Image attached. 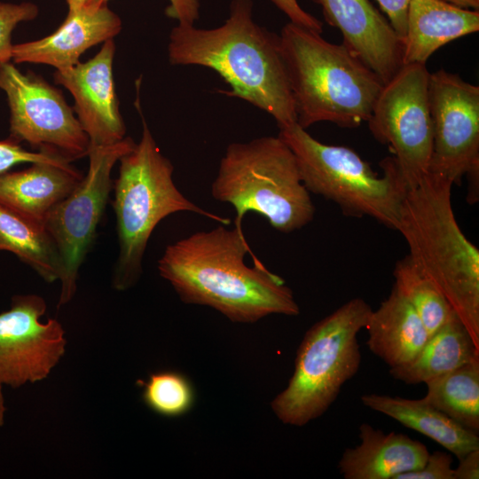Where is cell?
<instances>
[{
  "label": "cell",
  "mask_w": 479,
  "mask_h": 479,
  "mask_svg": "<svg viewBox=\"0 0 479 479\" xmlns=\"http://www.w3.org/2000/svg\"><path fill=\"white\" fill-rule=\"evenodd\" d=\"M64 160L70 161L51 147H41L38 152H30L10 137L0 140V174L9 171L10 169L20 163L54 162Z\"/></svg>",
  "instance_id": "obj_28"
},
{
  "label": "cell",
  "mask_w": 479,
  "mask_h": 479,
  "mask_svg": "<svg viewBox=\"0 0 479 479\" xmlns=\"http://www.w3.org/2000/svg\"><path fill=\"white\" fill-rule=\"evenodd\" d=\"M3 386L4 385L0 383V427L4 424V416L6 412L4 397L3 394Z\"/></svg>",
  "instance_id": "obj_35"
},
{
  "label": "cell",
  "mask_w": 479,
  "mask_h": 479,
  "mask_svg": "<svg viewBox=\"0 0 479 479\" xmlns=\"http://www.w3.org/2000/svg\"><path fill=\"white\" fill-rule=\"evenodd\" d=\"M478 30V10L445 0H411L403 40V65H426L444 44Z\"/></svg>",
  "instance_id": "obj_19"
},
{
  "label": "cell",
  "mask_w": 479,
  "mask_h": 479,
  "mask_svg": "<svg viewBox=\"0 0 479 479\" xmlns=\"http://www.w3.org/2000/svg\"><path fill=\"white\" fill-rule=\"evenodd\" d=\"M109 0H89L86 5L99 7L107 4ZM169 4L165 10L169 18L177 20L178 24L194 25L200 18L199 0H169Z\"/></svg>",
  "instance_id": "obj_30"
},
{
  "label": "cell",
  "mask_w": 479,
  "mask_h": 479,
  "mask_svg": "<svg viewBox=\"0 0 479 479\" xmlns=\"http://www.w3.org/2000/svg\"><path fill=\"white\" fill-rule=\"evenodd\" d=\"M68 11H75L85 6L89 0H66Z\"/></svg>",
  "instance_id": "obj_36"
},
{
  "label": "cell",
  "mask_w": 479,
  "mask_h": 479,
  "mask_svg": "<svg viewBox=\"0 0 479 479\" xmlns=\"http://www.w3.org/2000/svg\"><path fill=\"white\" fill-rule=\"evenodd\" d=\"M362 404L436 442L458 459L479 449L478 434L462 427L423 398L379 394L360 397Z\"/></svg>",
  "instance_id": "obj_21"
},
{
  "label": "cell",
  "mask_w": 479,
  "mask_h": 479,
  "mask_svg": "<svg viewBox=\"0 0 479 479\" xmlns=\"http://www.w3.org/2000/svg\"><path fill=\"white\" fill-rule=\"evenodd\" d=\"M135 145L131 137H126L115 145L90 149L87 174L75 190L48 213L43 223L61 264L58 307L69 302L76 292L79 269L94 240L113 188L112 169Z\"/></svg>",
  "instance_id": "obj_10"
},
{
  "label": "cell",
  "mask_w": 479,
  "mask_h": 479,
  "mask_svg": "<svg viewBox=\"0 0 479 479\" xmlns=\"http://www.w3.org/2000/svg\"><path fill=\"white\" fill-rule=\"evenodd\" d=\"M0 251H9L46 282L59 280L61 264L43 225L0 202Z\"/></svg>",
  "instance_id": "obj_23"
},
{
  "label": "cell",
  "mask_w": 479,
  "mask_h": 479,
  "mask_svg": "<svg viewBox=\"0 0 479 479\" xmlns=\"http://www.w3.org/2000/svg\"><path fill=\"white\" fill-rule=\"evenodd\" d=\"M359 444L346 448L339 460L345 479H394L397 475L420 469L429 452L422 443L402 433H385L362 423Z\"/></svg>",
  "instance_id": "obj_17"
},
{
  "label": "cell",
  "mask_w": 479,
  "mask_h": 479,
  "mask_svg": "<svg viewBox=\"0 0 479 479\" xmlns=\"http://www.w3.org/2000/svg\"><path fill=\"white\" fill-rule=\"evenodd\" d=\"M389 22L403 43L406 33L407 12L411 0H377Z\"/></svg>",
  "instance_id": "obj_32"
},
{
  "label": "cell",
  "mask_w": 479,
  "mask_h": 479,
  "mask_svg": "<svg viewBox=\"0 0 479 479\" xmlns=\"http://www.w3.org/2000/svg\"><path fill=\"white\" fill-rule=\"evenodd\" d=\"M427 403L462 427L479 433V360L426 383Z\"/></svg>",
  "instance_id": "obj_24"
},
{
  "label": "cell",
  "mask_w": 479,
  "mask_h": 479,
  "mask_svg": "<svg viewBox=\"0 0 479 479\" xmlns=\"http://www.w3.org/2000/svg\"><path fill=\"white\" fill-rule=\"evenodd\" d=\"M44 299L36 294L15 295L11 308L0 313V383L20 388L45 379L65 354L61 324L41 322Z\"/></svg>",
  "instance_id": "obj_13"
},
{
  "label": "cell",
  "mask_w": 479,
  "mask_h": 479,
  "mask_svg": "<svg viewBox=\"0 0 479 479\" xmlns=\"http://www.w3.org/2000/svg\"><path fill=\"white\" fill-rule=\"evenodd\" d=\"M252 0H232L221 26L199 28L178 24L169 33L168 57L175 66H199L216 72L226 93L269 114L279 129L296 123L282 59L279 35L253 18Z\"/></svg>",
  "instance_id": "obj_2"
},
{
  "label": "cell",
  "mask_w": 479,
  "mask_h": 479,
  "mask_svg": "<svg viewBox=\"0 0 479 479\" xmlns=\"http://www.w3.org/2000/svg\"><path fill=\"white\" fill-rule=\"evenodd\" d=\"M456 5L464 7V8H472L474 10H478L479 8V0H445Z\"/></svg>",
  "instance_id": "obj_34"
},
{
  "label": "cell",
  "mask_w": 479,
  "mask_h": 479,
  "mask_svg": "<svg viewBox=\"0 0 479 479\" xmlns=\"http://www.w3.org/2000/svg\"><path fill=\"white\" fill-rule=\"evenodd\" d=\"M142 386V399L153 412L164 417H179L189 412L195 402L192 383L185 374L172 370L153 373Z\"/></svg>",
  "instance_id": "obj_26"
},
{
  "label": "cell",
  "mask_w": 479,
  "mask_h": 479,
  "mask_svg": "<svg viewBox=\"0 0 479 479\" xmlns=\"http://www.w3.org/2000/svg\"><path fill=\"white\" fill-rule=\"evenodd\" d=\"M122 29L119 16L107 4L85 5L68 11L64 22L51 35L35 41L13 44L14 63H34L64 69L80 62L88 49L113 39Z\"/></svg>",
  "instance_id": "obj_16"
},
{
  "label": "cell",
  "mask_w": 479,
  "mask_h": 479,
  "mask_svg": "<svg viewBox=\"0 0 479 479\" xmlns=\"http://www.w3.org/2000/svg\"><path fill=\"white\" fill-rule=\"evenodd\" d=\"M119 161L113 201L119 254L113 285L123 291L138 281L149 239L169 215L192 212L224 225L231 220L203 209L179 191L173 180L174 167L162 154L144 119L140 141Z\"/></svg>",
  "instance_id": "obj_5"
},
{
  "label": "cell",
  "mask_w": 479,
  "mask_h": 479,
  "mask_svg": "<svg viewBox=\"0 0 479 479\" xmlns=\"http://www.w3.org/2000/svg\"><path fill=\"white\" fill-rule=\"evenodd\" d=\"M393 276L394 287L413 307L429 336L457 317L443 294L408 255L396 263Z\"/></svg>",
  "instance_id": "obj_25"
},
{
  "label": "cell",
  "mask_w": 479,
  "mask_h": 479,
  "mask_svg": "<svg viewBox=\"0 0 479 479\" xmlns=\"http://www.w3.org/2000/svg\"><path fill=\"white\" fill-rule=\"evenodd\" d=\"M272 4L290 20V22L304 28L323 32V23L303 10L297 0H271Z\"/></svg>",
  "instance_id": "obj_31"
},
{
  "label": "cell",
  "mask_w": 479,
  "mask_h": 479,
  "mask_svg": "<svg viewBox=\"0 0 479 479\" xmlns=\"http://www.w3.org/2000/svg\"><path fill=\"white\" fill-rule=\"evenodd\" d=\"M212 197L244 216H263L271 227L290 233L310 224L315 207L300 176L295 157L279 136L230 144L211 184Z\"/></svg>",
  "instance_id": "obj_6"
},
{
  "label": "cell",
  "mask_w": 479,
  "mask_h": 479,
  "mask_svg": "<svg viewBox=\"0 0 479 479\" xmlns=\"http://www.w3.org/2000/svg\"><path fill=\"white\" fill-rule=\"evenodd\" d=\"M252 251L242 228L220 224L168 245L158 260L160 276L182 302L208 306L232 322L254 323L271 314L297 316L292 290L259 261L250 267Z\"/></svg>",
  "instance_id": "obj_1"
},
{
  "label": "cell",
  "mask_w": 479,
  "mask_h": 479,
  "mask_svg": "<svg viewBox=\"0 0 479 479\" xmlns=\"http://www.w3.org/2000/svg\"><path fill=\"white\" fill-rule=\"evenodd\" d=\"M0 89L10 108V137L51 147L71 161L88 156L90 141L62 93L32 72L0 62Z\"/></svg>",
  "instance_id": "obj_11"
},
{
  "label": "cell",
  "mask_w": 479,
  "mask_h": 479,
  "mask_svg": "<svg viewBox=\"0 0 479 479\" xmlns=\"http://www.w3.org/2000/svg\"><path fill=\"white\" fill-rule=\"evenodd\" d=\"M433 147L428 173L453 185L479 172V87L457 74H429Z\"/></svg>",
  "instance_id": "obj_12"
},
{
  "label": "cell",
  "mask_w": 479,
  "mask_h": 479,
  "mask_svg": "<svg viewBox=\"0 0 479 479\" xmlns=\"http://www.w3.org/2000/svg\"><path fill=\"white\" fill-rule=\"evenodd\" d=\"M115 44L106 41L90 59L54 73V80L69 90L76 118L90 141V150L115 145L126 137L113 78Z\"/></svg>",
  "instance_id": "obj_14"
},
{
  "label": "cell",
  "mask_w": 479,
  "mask_h": 479,
  "mask_svg": "<svg viewBox=\"0 0 479 479\" xmlns=\"http://www.w3.org/2000/svg\"><path fill=\"white\" fill-rule=\"evenodd\" d=\"M479 360V348L456 317L430 335L409 363L389 368L390 375L405 384L427 381Z\"/></svg>",
  "instance_id": "obj_22"
},
{
  "label": "cell",
  "mask_w": 479,
  "mask_h": 479,
  "mask_svg": "<svg viewBox=\"0 0 479 479\" xmlns=\"http://www.w3.org/2000/svg\"><path fill=\"white\" fill-rule=\"evenodd\" d=\"M279 35L300 127L356 128L368 121L384 84L373 70L342 43L290 21Z\"/></svg>",
  "instance_id": "obj_4"
},
{
  "label": "cell",
  "mask_w": 479,
  "mask_h": 479,
  "mask_svg": "<svg viewBox=\"0 0 479 479\" xmlns=\"http://www.w3.org/2000/svg\"><path fill=\"white\" fill-rule=\"evenodd\" d=\"M452 455L436 451L429 453L425 464L417 470L397 475L394 479H454Z\"/></svg>",
  "instance_id": "obj_29"
},
{
  "label": "cell",
  "mask_w": 479,
  "mask_h": 479,
  "mask_svg": "<svg viewBox=\"0 0 479 479\" xmlns=\"http://www.w3.org/2000/svg\"><path fill=\"white\" fill-rule=\"evenodd\" d=\"M38 7L33 3L12 4L0 2V62L12 60V34L23 21L34 20Z\"/></svg>",
  "instance_id": "obj_27"
},
{
  "label": "cell",
  "mask_w": 479,
  "mask_h": 479,
  "mask_svg": "<svg viewBox=\"0 0 479 479\" xmlns=\"http://www.w3.org/2000/svg\"><path fill=\"white\" fill-rule=\"evenodd\" d=\"M366 345L389 368L409 363L429 335L418 313L393 286L389 296L372 310Z\"/></svg>",
  "instance_id": "obj_20"
},
{
  "label": "cell",
  "mask_w": 479,
  "mask_h": 479,
  "mask_svg": "<svg viewBox=\"0 0 479 479\" xmlns=\"http://www.w3.org/2000/svg\"><path fill=\"white\" fill-rule=\"evenodd\" d=\"M292 150L301 178L310 192L334 202L349 216H369L396 230L408 186L393 158L386 157L375 173L355 151L326 145L297 123L278 135Z\"/></svg>",
  "instance_id": "obj_8"
},
{
  "label": "cell",
  "mask_w": 479,
  "mask_h": 479,
  "mask_svg": "<svg viewBox=\"0 0 479 479\" xmlns=\"http://www.w3.org/2000/svg\"><path fill=\"white\" fill-rule=\"evenodd\" d=\"M373 309L355 297L305 333L287 386L271 403L284 424L302 427L324 414L342 386L358 372L362 355L357 334Z\"/></svg>",
  "instance_id": "obj_7"
},
{
  "label": "cell",
  "mask_w": 479,
  "mask_h": 479,
  "mask_svg": "<svg viewBox=\"0 0 479 479\" xmlns=\"http://www.w3.org/2000/svg\"><path fill=\"white\" fill-rule=\"evenodd\" d=\"M326 21L338 28L342 44L383 82L403 66V43L369 0H311Z\"/></svg>",
  "instance_id": "obj_15"
},
{
  "label": "cell",
  "mask_w": 479,
  "mask_h": 479,
  "mask_svg": "<svg viewBox=\"0 0 479 479\" xmlns=\"http://www.w3.org/2000/svg\"><path fill=\"white\" fill-rule=\"evenodd\" d=\"M83 178L70 161H41L20 171L0 174V202L43 224L48 213Z\"/></svg>",
  "instance_id": "obj_18"
},
{
  "label": "cell",
  "mask_w": 479,
  "mask_h": 479,
  "mask_svg": "<svg viewBox=\"0 0 479 479\" xmlns=\"http://www.w3.org/2000/svg\"><path fill=\"white\" fill-rule=\"evenodd\" d=\"M459 460V465L454 468V479L479 478V449L469 452Z\"/></svg>",
  "instance_id": "obj_33"
},
{
  "label": "cell",
  "mask_w": 479,
  "mask_h": 479,
  "mask_svg": "<svg viewBox=\"0 0 479 479\" xmlns=\"http://www.w3.org/2000/svg\"><path fill=\"white\" fill-rule=\"evenodd\" d=\"M425 64L403 65L383 84L366 122L373 137L389 147L408 189L428 173L433 147Z\"/></svg>",
  "instance_id": "obj_9"
},
{
  "label": "cell",
  "mask_w": 479,
  "mask_h": 479,
  "mask_svg": "<svg viewBox=\"0 0 479 479\" xmlns=\"http://www.w3.org/2000/svg\"><path fill=\"white\" fill-rule=\"evenodd\" d=\"M452 185L428 173L408 190L397 231L409 258L443 294L479 348V250L456 220Z\"/></svg>",
  "instance_id": "obj_3"
}]
</instances>
